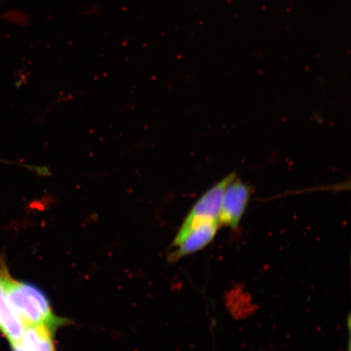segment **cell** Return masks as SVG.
Returning <instances> with one entry per match:
<instances>
[{"mask_svg":"<svg viewBox=\"0 0 351 351\" xmlns=\"http://www.w3.org/2000/svg\"><path fill=\"white\" fill-rule=\"evenodd\" d=\"M8 301L14 313L25 326H46L56 329L66 320L56 317L40 289L27 282L11 278L8 287Z\"/></svg>","mask_w":351,"mask_h":351,"instance_id":"6da1fadb","label":"cell"},{"mask_svg":"<svg viewBox=\"0 0 351 351\" xmlns=\"http://www.w3.org/2000/svg\"><path fill=\"white\" fill-rule=\"evenodd\" d=\"M219 226L217 221H208L196 223L187 230H179L173 243L176 250L170 254V261H178L207 247L216 237Z\"/></svg>","mask_w":351,"mask_h":351,"instance_id":"7a4b0ae2","label":"cell"},{"mask_svg":"<svg viewBox=\"0 0 351 351\" xmlns=\"http://www.w3.org/2000/svg\"><path fill=\"white\" fill-rule=\"evenodd\" d=\"M236 178L235 173L228 175L216 185L206 191L194 207L189 213L182 223L181 230H186L192 226L204 221H219L221 215L223 193L228 185Z\"/></svg>","mask_w":351,"mask_h":351,"instance_id":"3957f363","label":"cell"},{"mask_svg":"<svg viewBox=\"0 0 351 351\" xmlns=\"http://www.w3.org/2000/svg\"><path fill=\"white\" fill-rule=\"evenodd\" d=\"M251 196V189L247 184L236 178L227 186L223 193L219 225L231 228L239 227L241 218L247 210Z\"/></svg>","mask_w":351,"mask_h":351,"instance_id":"277c9868","label":"cell"},{"mask_svg":"<svg viewBox=\"0 0 351 351\" xmlns=\"http://www.w3.org/2000/svg\"><path fill=\"white\" fill-rule=\"evenodd\" d=\"M11 278L5 261L0 258V332L10 343L19 341L25 328L8 301V287Z\"/></svg>","mask_w":351,"mask_h":351,"instance_id":"5b68a950","label":"cell"},{"mask_svg":"<svg viewBox=\"0 0 351 351\" xmlns=\"http://www.w3.org/2000/svg\"><path fill=\"white\" fill-rule=\"evenodd\" d=\"M54 331L46 326H26L21 339L10 343L12 351H56Z\"/></svg>","mask_w":351,"mask_h":351,"instance_id":"8992f818","label":"cell"}]
</instances>
